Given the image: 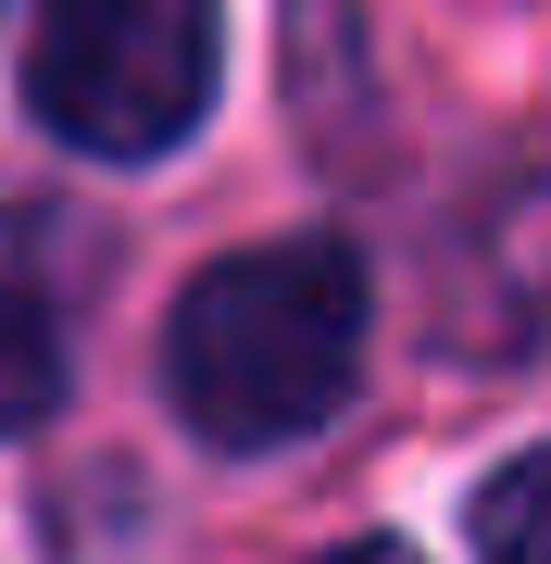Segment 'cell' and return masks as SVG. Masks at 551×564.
Returning <instances> with one entry per match:
<instances>
[{
  "label": "cell",
  "mask_w": 551,
  "mask_h": 564,
  "mask_svg": "<svg viewBox=\"0 0 551 564\" xmlns=\"http://www.w3.org/2000/svg\"><path fill=\"white\" fill-rule=\"evenodd\" d=\"M351 377H364V251L301 226V239L225 251L164 314V389L188 440L213 452H288L313 440Z\"/></svg>",
  "instance_id": "obj_1"
},
{
  "label": "cell",
  "mask_w": 551,
  "mask_h": 564,
  "mask_svg": "<svg viewBox=\"0 0 551 564\" xmlns=\"http://www.w3.org/2000/svg\"><path fill=\"white\" fill-rule=\"evenodd\" d=\"M225 88V0H38L25 101L88 163H164Z\"/></svg>",
  "instance_id": "obj_2"
},
{
  "label": "cell",
  "mask_w": 551,
  "mask_h": 564,
  "mask_svg": "<svg viewBox=\"0 0 551 564\" xmlns=\"http://www.w3.org/2000/svg\"><path fill=\"white\" fill-rule=\"evenodd\" d=\"M439 339L464 364H527L551 351V163H514L464 202V226L427 263Z\"/></svg>",
  "instance_id": "obj_3"
},
{
  "label": "cell",
  "mask_w": 551,
  "mask_h": 564,
  "mask_svg": "<svg viewBox=\"0 0 551 564\" xmlns=\"http://www.w3.org/2000/svg\"><path fill=\"white\" fill-rule=\"evenodd\" d=\"M63 402V326H51V276H38V239L0 214V440L38 426Z\"/></svg>",
  "instance_id": "obj_4"
},
{
  "label": "cell",
  "mask_w": 551,
  "mask_h": 564,
  "mask_svg": "<svg viewBox=\"0 0 551 564\" xmlns=\"http://www.w3.org/2000/svg\"><path fill=\"white\" fill-rule=\"evenodd\" d=\"M476 552L489 564H551V452L502 464V477L476 489Z\"/></svg>",
  "instance_id": "obj_5"
},
{
  "label": "cell",
  "mask_w": 551,
  "mask_h": 564,
  "mask_svg": "<svg viewBox=\"0 0 551 564\" xmlns=\"http://www.w3.org/2000/svg\"><path fill=\"white\" fill-rule=\"evenodd\" d=\"M339 564H414V552H401V540H351Z\"/></svg>",
  "instance_id": "obj_6"
}]
</instances>
